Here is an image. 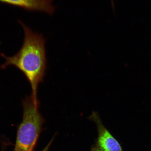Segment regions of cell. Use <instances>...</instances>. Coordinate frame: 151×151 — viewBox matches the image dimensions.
<instances>
[{
	"label": "cell",
	"instance_id": "obj_1",
	"mask_svg": "<svg viewBox=\"0 0 151 151\" xmlns=\"http://www.w3.org/2000/svg\"><path fill=\"white\" fill-rule=\"evenodd\" d=\"M18 22L24 30L23 44L14 56L9 57L1 54L5 60L1 68L4 69L8 66H14L24 73L31 85L32 99L35 106L39 107L37 88L43 81L46 67V41L42 35L33 31L22 21L18 20Z\"/></svg>",
	"mask_w": 151,
	"mask_h": 151
},
{
	"label": "cell",
	"instance_id": "obj_2",
	"mask_svg": "<svg viewBox=\"0 0 151 151\" xmlns=\"http://www.w3.org/2000/svg\"><path fill=\"white\" fill-rule=\"evenodd\" d=\"M22 120L18 127L14 151H33L36 144L44 119L31 97L22 101Z\"/></svg>",
	"mask_w": 151,
	"mask_h": 151
},
{
	"label": "cell",
	"instance_id": "obj_3",
	"mask_svg": "<svg viewBox=\"0 0 151 151\" xmlns=\"http://www.w3.org/2000/svg\"><path fill=\"white\" fill-rule=\"evenodd\" d=\"M97 124L98 136L91 151H124L119 142L104 125L97 113L93 112L90 117Z\"/></svg>",
	"mask_w": 151,
	"mask_h": 151
},
{
	"label": "cell",
	"instance_id": "obj_4",
	"mask_svg": "<svg viewBox=\"0 0 151 151\" xmlns=\"http://www.w3.org/2000/svg\"><path fill=\"white\" fill-rule=\"evenodd\" d=\"M0 2L20 7L28 11H39L50 15L55 8L52 0H0Z\"/></svg>",
	"mask_w": 151,
	"mask_h": 151
},
{
	"label": "cell",
	"instance_id": "obj_5",
	"mask_svg": "<svg viewBox=\"0 0 151 151\" xmlns=\"http://www.w3.org/2000/svg\"><path fill=\"white\" fill-rule=\"evenodd\" d=\"M54 137L52 138L50 142H49V143H48V144L47 145V146L46 147H45V148L43 149L42 151H48L49 148H50L51 145L52 141L54 140Z\"/></svg>",
	"mask_w": 151,
	"mask_h": 151
},
{
	"label": "cell",
	"instance_id": "obj_6",
	"mask_svg": "<svg viewBox=\"0 0 151 151\" xmlns=\"http://www.w3.org/2000/svg\"><path fill=\"white\" fill-rule=\"evenodd\" d=\"M111 3H112V4L113 8V9H114V2H113V0H111Z\"/></svg>",
	"mask_w": 151,
	"mask_h": 151
}]
</instances>
